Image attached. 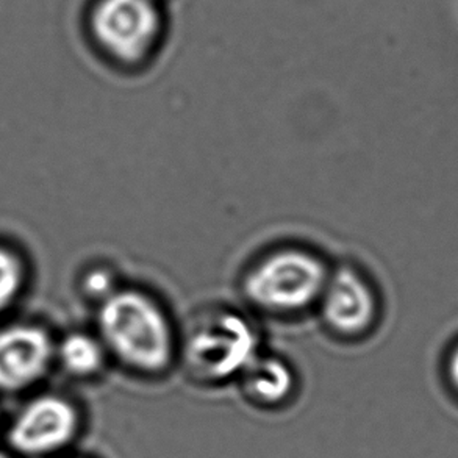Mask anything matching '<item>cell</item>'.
<instances>
[{
  "label": "cell",
  "mask_w": 458,
  "mask_h": 458,
  "mask_svg": "<svg viewBox=\"0 0 458 458\" xmlns=\"http://www.w3.org/2000/svg\"><path fill=\"white\" fill-rule=\"evenodd\" d=\"M96 334L106 352L121 365L158 374L173 363L177 336L160 301L140 288L121 286L98 305Z\"/></svg>",
  "instance_id": "6da1fadb"
},
{
  "label": "cell",
  "mask_w": 458,
  "mask_h": 458,
  "mask_svg": "<svg viewBox=\"0 0 458 458\" xmlns=\"http://www.w3.org/2000/svg\"><path fill=\"white\" fill-rule=\"evenodd\" d=\"M332 267L304 246H279L246 269L242 292L249 304L273 316H296L319 302Z\"/></svg>",
  "instance_id": "7a4b0ae2"
},
{
  "label": "cell",
  "mask_w": 458,
  "mask_h": 458,
  "mask_svg": "<svg viewBox=\"0 0 458 458\" xmlns=\"http://www.w3.org/2000/svg\"><path fill=\"white\" fill-rule=\"evenodd\" d=\"M180 352L196 377L221 382L248 369L260 355V336L248 316L232 309L207 310L186 326Z\"/></svg>",
  "instance_id": "3957f363"
},
{
  "label": "cell",
  "mask_w": 458,
  "mask_h": 458,
  "mask_svg": "<svg viewBox=\"0 0 458 458\" xmlns=\"http://www.w3.org/2000/svg\"><path fill=\"white\" fill-rule=\"evenodd\" d=\"M79 405L62 393H33L4 428L5 447L18 458H54L81 437Z\"/></svg>",
  "instance_id": "277c9868"
},
{
  "label": "cell",
  "mask_w": 458,
  "mask_h": 458,
  "mask_svg": "<svg viewBox=\"0 0 458 458\" xmlns=\"http://www.w3.org/2000/svg\"><path fill=\"white\" fill-rule=\"evenodd\" d=\"M56 336L37 321L0 326V394H33L55 368Z\"/></svg>",
  "instance_id": "5b68a950"
},
{
  "label": "cell",
  "mask_w": 458,
  "mask_h": 458,
  "mask_svg": "<svg viewBox=\"0 0 458 458\" xmlns=\"http://www.w3.org/2000/svg\"><path fill=\"white\" fill-rule=\"evenodd\" d=\"M160 27V13L152 0H100L93 16L94 37L100 47L124 64L149 55Z\"/></svg>",
  "instance_id": "8992f818"
},
{
  "label": "cell",
  "mask_w": 458,
  "mask_h": 458,
  "mask_svg": "<svg viewBox=\"0 0 458 458\" xmlns=\"http://www.w3.org/2000/svg\"><path fill=\"white\" fill-rule=\"evenodd\" d=\"M324 324L343 338H360L377 326L380 298L371 280L357 267H332L318 302Z\"/></svg>",
  "instance_id": "52a82bcc"
},
{
  "label": "cell",
  "mask_w": 458,
  "mask_h": 458,
  "mask_svg": "<svg viewBox=\"0 0 458 458\" xmlns=\"http://www.w3.org/2000/svg\"><path fill=\"white\" fill-rule=\"evenodd\" d=\"M104 343L96 332L71 330L56 338L55 368L79 380L98 377L108 360Z\"/></svg>",
  "instance_id": "ba28073f"
},
{
  "label": "cell",
  "mask_w": 458,
  "mask_h": 458,
  "mask_svg": "<svg viewBox=\"0 0 458 458\" xmlns=\"http://www.w3.org/2000/svg\"><path fill=\"white\" fill-rule=\"evenodd\" d=\"M249 394L263 405H279L294 388V374L288 363L277 357L259 355L242 372Z\"/></svg>",
  "instance_id": "9c48e42d"
},
{
  "label": "cell",
  "mask_w": 458,
  "mask_h": 458,
  "mask_svg": "<svg viewBox=\"0 0 458 458\" xmlns=\"http://www.w3.org/2000/svg\"><path fill=\"white\" fill-rule=\"evenodd\" d=\"M27 263L16 249L0 242V318L18 304L27 285Z\"/></svg>",
  "instance_id": "30bf717a"
},
{
  "label": "cell",
  "mask_w": 458,
  "mask_h": 458,
  "mask_svg": "<svg viewBox=\"0 0 458 458\" xmlns=\"http://www.w3.org/2000/svg\"><path fill=\"white\" fill-rule=\"evenodd\" d=\"M81 288L85 298L96 305H100L118 292L121 285L116 274L110 267H88L81 276Z\"/></svg>",
  "instance_id": "8fae6325"
},
{
  "label": "cell",
  "mask_w": 458,
  "mask_h": 458,
  "mask_svg": "<svg viewBox=\"0 0 458 458\" xmlns=\"http://www.w3.org/2000/svg\"><path fill=\"white\" fill-rule=\"evenodd\" d=\"M445 376H446L447 384L458 396V338L447 349L446 357H445Z\"/></svg>",
  "instance_id": "7c38bea8"
},
{
  "label": "cell",
  "mask_w": 458,
  "mask_h": 458,
  "mask_svg": "<svg viewBox=\"0 0 458 458\" xmlns=\"http://www.w3.org/2000/svg\"><path fill=\"white\" fill-rule=\"evenodd\" d=\"M0 458H18L14 454L10 453L8 449H0Z\"/></svg>",
  "instance_id": "4fadbf2b"
},
{
  "label": "cell",
  "mask_w": 458,
  "mask_h": 458,
  "mask_svg": "<svg viewBox=\"0 0 458 458\" xmlns=\"http://www.w3.org/2000/svg\"><path fill=\"white\" fill-rule=\"evenodd\" d=\"M5 420H4V413H2V410H0V437L4 434V428H5Z\"/></svg>",
  "instance_id": "5bb4252c"
},
{
  "label": "cell",
  "mask_w": 458,
  "mask_h": 458,
  "mask_svg": "<svg viewBox=\"0 0 458 458\" xmlns=\"http://www.w3.org/2000/svg\"><path fill=\"white\" fill-rule=\"evenodd\" d=\"M69 458H75V457H69Z\"/></svg>",
  "instance_id": "9a60e30c"
}]
</instances>
